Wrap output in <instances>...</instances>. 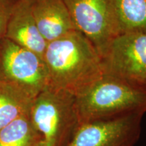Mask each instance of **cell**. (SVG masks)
Masks as SVG:
<instances>
[{
	"label": "cell",
	"instance_id": "obj_1",
	"mask_svg": "<svg viewBox=\"0 0 146 146\" xmlns=\"http://www.w3.org/2000/svg\"><path fill=\"white\" fill-rule=\"evenodd\" d=\"M43 59L48 76L47 85L76 98L104 74L99 53L78 31L47 43Z\"/></svg>",
	"mask_w": 146,
	"mask_h": 146
},
{
	"label": "cell",
	"instance_id": "obj_2",
	"mask_svg": "<svg viewBox=\"0 0 146 146\" xmlns=\"http://www.w3.org/2000/svg\"><path fill=\"white\" fill-rule=\"evenodd\" d=\"M79 125L146 112V87L104 74L88 90L76 98Z\"/></svg>",
	"mask_w": 146,
	"mask_h": 146
},
{
	"label": "cell",
	"instance_id": "obj_3",
	"mask_svg": "<svg viewBox=\"0 0 146 146\" xmlns=\"http://www.w3.org/2000/svg\"><path fill=\"white\" fill-rule=\"evenodd\" d=\"M29 116L43 141L65 146L79 126L76 97L47 85L33 100Z\"/></svg>",
	"mask_w": 146,
	"mask_h": 146
},
{
	"label": "cell",
	"instance_id": "obj_4",
	"mask_svg": "<svg viewBox=\"0 0 146 146\" xmlns=\"http://www.w3.org/2000/svg\"><path fill=\"white\" fill-rule=\"evenodd\" d=\"M47 81L43 58L8 38L0 40V81L15 84L36 96Z\"/></svg>",
	"mask_w": 146,
	"mask_h": 146
},
{
	"label": "cell",
	"instance_id": "obj_5",
	"mask_svg": "<svg viewBox=\"0 0 146 146\" xmlns=\"http://www.w3.org/2000/svg\"><path fill=\"white\" fill-rule=\"evenodd\" d=\"M78 31L100 56L118 33L112 0H64Z\"/></svg>",
	"mask_w": 146,
	"mask_h": 146
},
{
	"label": "cell",
	"instance_id": "obj_6",
	"mask_svg": "<svg viewBox=\"0 0 146 146\" xmlns=\"http://www.w3.org/2000/svg\"><path fill=\"white\" fill-rule=\"evenodd\" d=\"M144 114L135 112L81 124L65 146H134L140 137Z\"/></svg>",
	"mask_w": 146,
	"mask_h": 146
},
{
	"label": "cell",
	"instance_id": "obj_7",
	"mask_svg": "<svg viewBox=\"0 0 146 146\" xmlns=\"http://www.w3.org/2000/svg\"><path fill=\"white\" fill-rule=\"evenodd\" d=\"M100 58L104 74L138 83L146 75V33L118 35Z\"/></svg>",
	"mask_w": 146,
	"mask_h": 146
},
{
	"label": "cell",
	"instance_id": "obj_8",
	"mask_svg": "<svg viewBox=\"0 0 146 146\" xmlns=\"http://www.w3.org/2000/svg\"><path fill=\"white\" fill-rule=\"evenodd\" d=\"M33 0H16L4 37L43 58L47 43L40 33L32 10Z\"/></svg>",
	"mask_w": 146,
	"mask_h": 146
},
{
	"label": "cell",
	"instance_id": "obj_9",
	"mask_svg": "<svg viewBox=\"0 0 146 146\" xmlns=\"http://www.w3.org/2000/svg\"><path fill=\"white\" fill-rule=\"evenodd\" d=\"M32 10L36 26L47 43L77 31L64 0H33Z\"/></svg>",
	"mask_w": 146,
	"mask_h": 146
},
{
	"label": "cell",
	"instance_id": "obj_10",
	"mask_svg": "<svg viewBox=\"0 0 146 146\" xmlns=\"http://www.w3.org/2000/svg\"><path fill=\"white\" fill-rule=\"evenodd\" d=\"M35 97L15 84L0 81V129L29 114Z\"/></svg>",
	"mask_w": 146,
	"mask_h": 146
},
{
	"label": "cell",
	"instance_id": "obj_11",
	"mask_svg": "<svg viewBox=\"0 0 146 146\" xmlns=\"http://www.w3.org/2000/svg\"><path fill=\"white\" fill-rule=\"evenodd\" d=\"M118 33H146V0H112Z\"/></svg>",
	"mask_w": 146,
	"mask_h": 146
},
{
	"label": "cell",
	"instance_id": "obj_12",
	"mask_svg": "<svg viewBox=\"0 0 146 146\" xmlns=\"http://www.w3.org/2000/svg\"><path fill=\"white\" fill-rule=\"evenodd\" d=\"M43 140L33 125L29 113L0 129V146H39Z\"/></svg>",
	"mask_w": 146,
	"mask_h": 146
},
{
	"label": "cell",
	"instance_id": "obj_13",
	"mask_svg": "<svg viewBox=\"0 0 146 146\" xmlns=\"http://www.w3.org/2000/svg\"><path fill=\"white\" fill-rule=\"evenodd\" d=\"M16 0H0V40L4 37L7 23Z\"/></svg>",
	"mask_w": 146,
	"mask_h": 146
},
{
	"label": "cell",
	"instance_id": "obj_14",
	"mask_svg": "<svg viewBox=\"0 0 146 146\" xmlns=\"http://www.w3.org/2000/svg\"><path fill=\"white\" fill-rule=\"evenodd\" d=\"M137 83L139 84V85H143L144 87H146V75L144 76L143 78H141V79Z\"/></svg>",
	"mask_w": 146,
	"mask_h": 146
},
{
	"label": "cell",
	"instance_id": "obj_15",
	"mask_svg": "<svg viewBox=\"0 0 146 146\" xmlns=\"http://www.w3.org/2000/svg\"><path fill=\"white\" fill-rule=\"evenodd\" d=\"M39 146H54V145H53L52 143H48V142L45 141L43 140V141L41 142V143L39 144Z\"/></svg>",
	"mask_w": 146,
	"mask_h": 146
}]
</instances>
